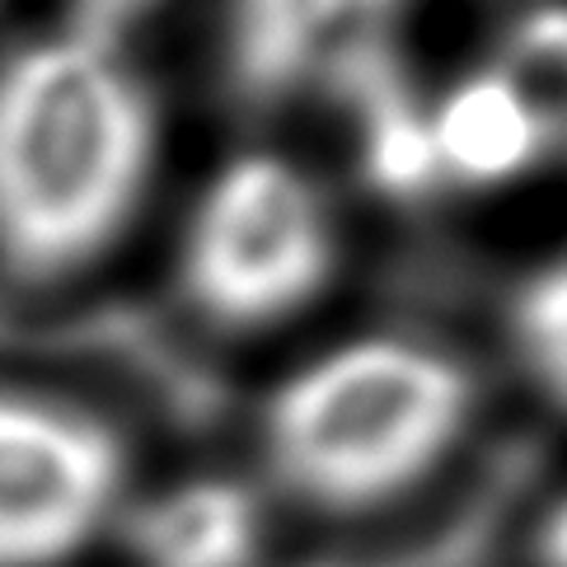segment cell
<instances>
[{
    "instance_id": "11",
    "label": "cell",
    "mask_w": 567,
    "mask_h": 567,
    "mask_svg": "<svg viewBox=\"0 0 567 567\" xmlns=\"http://www.w3.org/2000/svg\"><path fill=\"white\" fill-rule=\"evenodd\" d=\"M159 0H71V24L66 33L75 38H90V43H104V48H117L141 14H151Z\"/></svg>"
},
{
    "instance_id": "10",
    "label": "cell",
    "mask_w": 567,
    "mask_h": 567,
    "mask_svg": "<svg viewBox=\"0 0 567 567\" xmlns=\"http://www.w3.org/2000/svg\"><path fill=\"white\" fill-rule=\"evenodd\" d=\"M371 174L380 178L384 188H417L436 174V151H432V132L417 113L384 104L375 113L371 127Z\"/></svg>"
},
{
    "instance_id": "12",
    "label": "cell",
    "mask_w": 567,
    "mask_h": 567,
    "mask_svg": "<svg viewBox=\"0 0 567 567\" xmlns=\"http://www.w3.org/2000/svg\"><path fill=\"white\" fill-rule=\"evenodd\" d=\"M535 567H567V497L539 525V535H535Z\"/></svg>"
},
{
    "instance_id": "5",
    "label": "cell",
    "mask_w": 567,
    "mask_h": 567,
    "mask_svg": "<svg viewBox=\"0 0 567 567\" xmlns=\"http://www.w3.org/2000/svg\"><path fill=\"white\" fill-rule=\"evenodd\" d=\"M399 0H235L230 62L239 85L281 94L319 71L357 66L367 38Z\"/></svg>"
},
{
    "instance_id": "7",
    "label": "cell",
    "mask_w": 567,
    "mask_h": 567,
    "mask_svg": "<svg viewBox=\"0 0 567 567\" xmlns=\"http://www.w3.org/2000/svg\"><path fill=\"white\" fill-rule=\"evenodd\" d=\"M427 132H432L436 169L460 174L464 184H502V178L520 174L549 146L530 104L497 71L464 80L436 109Z\"/></svg>"
},
{
    "instance_id": "8",
    "label": "cell",
    "mask_w": 567,
    "mask_h": 567,
    "mask_svg": "<svg viewBox=\"0 0 567 567\" xmlns=\"http://www.w3.org/2000/svg\"><path fill=\"white\" fill-rule=\"evenodd\" d=\"M530 104L544 141H567V6H539L516 24L497 71Z\"/></svg>"
},
{
    "instance_id": "9",
    "label": "cell",
    "mask_w": 567,
    "mask_h": 567,
    "mask_svg": "<svg viewBox=\"0 0 567 567\" xmlns=\"http://www.w3.org/2000/svg\"><path fill=\"white\" fill-rule=\"evenodd\" d=\"M516 338L535 375L567 403V262L535 277L520 296Z\"/></svg>"
},
{
    "instance_id": "3",
    "label": "cell",
    "mask_w": 567,
    "mask_h": 567,
    "mask_svg": "<svg viewBox=\"0 0 567 567\" xmlns=\"http://www.w3.org/2000/svg\"><path fill=\"white\" fill-rule=\"evenodd\" d=\"M333 272L329 212L310 178L281 159H239L202 197L184 245L193 306L226 323L258 329L310 306Z\"/></svg>"
},
{
    "instance_id": "1",
    "label": "cell",
    "mask_w": 567,
    "mask_h": 567,
    "mask_svg": "<svg viewBox=\"0 0 567 567\" xmlns=\"http://www.w3.org/2000/svg\"><path fill=\"white\" fill-rule=\"evenodd\" d=\"M155 165V109L117 48L75 33L0 56V272L75 277L132 220Z\"/></svg>"
},
{
    "instance_id": "2",
    "label": "cell",
    "mask_w": 567,
    "mask_h": 567,
    "mask_svg": "<svg viewBox=\"0 0 567 567\" xmlns=\"http://www.w3.org/2000/svg\"><path fill=\"white\" fill-rule=\"evenodd\" d=\"M474 409L460 361L371 338L300 367L268 403L262 451L287 493L323 512H371L451 455Z\"/></svg>"
},
{
    "instance_id": "6",
    "label": "cell",
    "mask_w": 567,
    "mask_h": 567,
    "mask_svg": "<svg viewBox=\"0 0 567 567\" xmlns=\"http://www.w3.org/2000/svg\"><path fill=\"white\" fill-rule=\"evenodd\" d=\"M132 567H258L262 512L230 478L174 483L127 516Z\"/></svg>"
},
{
    "instance_id": "4",
    "label": "cell",
    "mask_w": 567,
    "mask_h": 567,
    "mask_svg": "<svg viewBox=\"0 0 567 567\" xmlns=\"http://www.w3.org/2000/svg\"><path fill=\"white\" fill-rule=\"evenodd\" d=\"M127 445L99 413L0 390V567H71L123 516Z\"/></svg>"
}]
</instances>
